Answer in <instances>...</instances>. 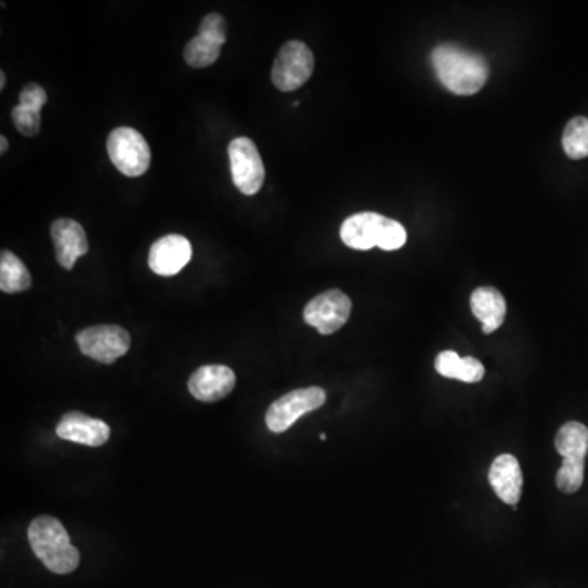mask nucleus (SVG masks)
<instances>
[{
	"instance_id": "1",
	"label": "nucleus",
	"mask_w": 588,
	"mask_h": 588,
	"mask_svg": "<svg viewBox=\"0 0 588 588\" xmlns=\"http://www.w3.org/2000/svg\"><path fill=\"white\" fill-rule=\"evenodd\" d=\"M438 81L456 95L469 97L482 90L489 79V64L481 54L456 45H440L432 51Z\"/></svg>"
},
{
	"instance_id": "2",
	"label": "nucleus",
	"mask_w": 588,
	"mask_h": 588,
	"mask_svg": "<svg viewBox=\"0 0 588 588\" xmlns=\"http://www.w3.org/2000/svg\"><path fill=\"white\" fill-rule=\"evenodd\" d=\"M28 541L33 553L48 571L66 575L76 571L81 562L79 549L71 543L69 533L58 518L41 515L28 528Z\"/></svg>"
},
{
	"instance_id": "3",
	"label": "nucleus",
	"mask_w": 588,
	"mask_h": 588,
	"mask_svg": "<svg viewBox=\"0 0 588 588\" xmlns=\"http://www.w3.org/2000/svg\"><path fill=\"white\" fill-rule=\"evenodd\" d=\"M343 244L355 250H397L407 242V231L396 219L378 213H358L345 219L340 228Z\"/></svg>"
},
{
	"instance_id": "4",
	"label": "nucleus",
	"mask_w": 588,
	"mask_h": 588,
	"mask_svg": "<svg viewBox=\"0 0 588 588\" xmlns=\"http://www.w3.org/2000/svg\"><path fill=\"white\" fill-rule=\"evenodd\" d=\"M110 161L126 177H141L151 165V147L143 134L121 126L110 133L107 141Z\"/></svg>"
},
{
	"instance_id": "5",
	"label": "nucleus",
	"mask_w": 588,
	"mask_h": 588,
	"mask_svg": "<svg viewBox=\"0 0 588 588\" xmlns=\"http://www.w3.org/2000/svg\"><path fill=\"white\" fill-rule=\"evenodd\" d=\"M326 391L317 386L294 389L268 407L265 424L273 433H283L296 424L303 415L314 412L326 404Z\"/></svg>"
},
{
	"instance_id": "6",
	"label": "nucleus",
	"mask_w": 588,
	"mask_h": 588,
	"mask_svg": "<svg viewBox=\"0 0 588 588\" xmlns=\"http://www.w3.org/2000/svg\"><path fill=\"white\" fill-rule=\"evenodd\" d=\"M314 54L301 41H288L281 46L273 64L272 82L281 92H293L311 79Z\"/></svg>"
},
{
	"instance_id": "7",
	"label": "nucleus",
	"mask_w": 588,
	"mask_h": 588,
	"mask_svg": "<svg viewBox=\"0 0 588 588\" xmlns=\"http://www.w3.org/2000/svg\"><path fill=\"white\" fill-rule=\"evenodd\" d=\"M76 342L85 357L103 365H113L130 350L131 337L123 327L105 324L81 330L76 335Z\"/></svg>"
},
{
	"instance_id": "8",
	"label": "nucleus",
	"mask_w": 588,
	"mask_h": 588,
	"mask_svg": "<svg viewBox=\"0 0 588 588\" xmlns=\"http://www.w3.org/2000/svg\"><path fill=\"white\" fill-rule=\"evenodd\" d=\"M232 182L242 195H255L265 182V165L254 141L245 136L232 139L228 147Z\"/></svg>"
},
{
	"instance_id": "9",
	"label": "nucleus",
	"mask_w": 588,
	"mask_h": 588,
	"mask_svg": "<svg viewBox=\"0 0 588 588\" xmlns=\"http://www.w3.org/2000/svg\"><path fill=\"white\" fill-rule=\"evenodd\" d=\"M352 312V301L340 290H329L309 301L304 308V322L316 327L319 334H335L347 324Z\"/></svg>"
},
{
	"instance_id": "10",
	"label": "nucleus",
	"mask_w": 588,
	"mask_h": 588,
	"mask_svg": "<svg viewBox=\"0 0 588 588\" xmlns=\"http://www.w3.org/2000/svg\"><path fill=\"white\" fill-rule=\"evenodd\" d=\"M192 244L187 237L180 234H169V236L157 239L149 250V268L152 272L161 277H174L182 272L192 260Z\"/></svg>"
},
{
	"instance_id": "11",
	"label": "nucleus",
	"mask_w": 588,
	"mask_h": 588,
	"mask_svg": "<svg viewBox=\"0 0 588 588\" xmlns=\"http://www.w3.org/2000/svg\"><path fill=\"white\" fill-rule=\"evenodd\" d=\"M236 375L229 366L205 365L188 379V391L196 401L218 402L231 394Z\"/></svg>"
},
{
	"instance_id": "12",
	"label": "nucleus",
	"mask_w": 588,
	"mask_h": 588,
	"mask_svg": "<svg viewBox=\"0 0 588 588\" xmlns=\"http://www.w3.org/2000/svg\"><path fill=\"white\" fill-rule=\"evenodd\" d=\"M51 237L56 249V260L66 270H72L77 260L89 252L87 234L74 219H56L51 224Z\"/></svg>"
},
{
	"instance_id": "13",
	"label": "nucleus",
	"mask_w": 588,
	"mask_h": 588,
	"mask_svg": "<svg viewBox=\"0 0 588 588\" xmlns=\"http://www.w3.org/2000/svg\"><path fill=\"white\" fill-rule=\"evenodd\" d=\"M56 435L61 440L98 448L110 440V427L103 420L92 419L87 414L71 410L59 422Z\"/></svg>"
},
{
	"instance_id": "14",
	"label": "nucleus",
	"mask_w": 588,
	"mask_h": 588,
	"mask_svg": "<svg viewBox=\"0 0 588 588\" xmlns=\"http://www.w3.org/2000/svg\"><path fill=\"white\" fill-rule=\"evenodd\" d=\"M489 482L495 494L508 505H518L522 497L523 474L518 459L513 455H500L489 469Z\"/></svg>"
},
{
	"instance_id": "15",
	"label": "nucleus",
	"mask_w": 588,
	"mask_h": 588,
	"mask_svg": "<svg viewBox=\"0 0 588 588\" xmlns=\"http://www.w3.org/2000/svg\"><path fill=\"white\" fill-rule=\"evenodd\" d=\"M471 309L474 316L481 321L484 334H492L500 329L507 316L505 298L492 286H482L474 291L471 296Z\"/></svg>"
},
{
	"instance_id": "16",
	"label": "nucleus",
	"mask_w": 588,
	"mask_h": 588,
	"mask_svg": "<svg viewBox=\"0 0 588 588\" xmlns=\"http://www.w3.org/2000/svg\"><path fill=\"white\" fill-rule=\"evenodd\" d=\"M435 368L445 378L458 379L463 383H479L484 378V365L477 358L459 357L453 350H446L438 355Z\"/></svg>"
},
{
	"instance_id": "17",
	"label": "nucleus",
	"mask_w": 588,
	"mask_h": 588,
	"mask_svg": "<svg viewBox=\"0 0 588 588\" xmlns=\"http://www.w3.org/2000/svg\"><path fill=\"white\" fill-rule=\"evenodd\" d=\"M559 455L574 463H585L588 453V428L580 422H567L556 435Z\"/></svg>"
},
{
	"instance_id": "18",
	"label": "nucleus",
	"mask_w": 588,
	"mask_h": 588,
	"mask_svg": "<svg viewBox=\"0 0 588 588\" xmlns=\"http://www.w3.org/2000/svg\"><path fill=\"white\" fill-rule=\"evenodd\" d=\"M32 286V275L25 263L9 250L0 255V290L4 293H22Z\"/></svg>"
},
{
	"instance_id": "19",
	"label": "nucleus",
	"mask_w": 588,
	"mask_h": 588,
	"mask_svg": "<svg viewBox=\"0 0 588 588\" xmlns=\"http://www.w3.org/2000/svg\"><path fill=\"white\" fill-rule=\"evenodd\" d=\"M562 147L572 161H580L588 156V118L577 116L567 123L562 134Z\"/></svg>"
},
{
	"instance_id": "20",
	"label": "nucleus",
	"mask_w": 588,
	"mask_h": 588,
	"mask_svg": "<svg viewBox=\"0 0 588 588\" xmlns=\"http://www.w3.org/2000/svg\"><path fill=\"white\" fill-rule=\"evenodd\" d=\"M219 54H221V46L198 35L185 46L183 56H185V63L188 66L201 69V67H208L216 63Z\"/></svg>"
},
{
	"instance_id": "21",
	"label": "nucleus",
	"mask_w": 588,
	"mask_h": 588,
	"mask_svg": "<svg viewBox=\"0 0 588 588\" xmlns=\"http://www.w3.org/2000/svg\"><path fill=\"white\" fill-rule=\"evenodd\" d=\"M585 463H574V461H562V466L556 474V484L564 494H575L579 492L584 484Z\"/></svg>"
},
{
	"instance_id": "22",
	"label": "nucleus",
	"mask_w": 588,
	"mask_h": 588,
	"mask_svg": "<svg viewBox=\"0 0 588 588\" xmlns=\"http://www.w3.org/2000/svg\"><path fill=\"white\" fill-rule=\"evenodd\" d=\"M12 121H14L15 128L18 133L27 136V138H33L36 134L40 133L41 130V113L30 110V108L17 107L12 110Z\"/></svg>"
},
{
	"instance_id": "23",
	"label": "nucleus",
	"mask_w": 588,
	"mask_h": 588,
	"mask_svg": "<svg viewBox=\"0 0 588 588\" xmlns=\"http://www.w3.org/2000/svg\"><path fill=\"white\" fill-rule=\"evenodd\" d=\"M200 36L213 41L216 45L223 46L228 41V23L223 15H206L200 23Z\"/></svg>"
},
{
	"instance_id": "24",
	"label": "nucleus",
	"mask_w": 588,
	"mask_h": 588,
	"mask_svg": "<svg viewBox=\"0 0 588 588\" xmlns=\"http://www.w3.org/2000/svg\"><path fill=\"white\" fill-rule=\"evenodd\" d=\"M18 98H20L18 105H22V107L30 108V110H35V112L40 113L41 108L45 107L46 102H48V94H46V90L38 84L25 85Z\"/></svg>"
},
{
	"instance_id": "25",
	"label": "nucleus",
	"mask_w": 588,
	"mask_h": 588,
	"mask_svg": "<svg viewBox=\"0 0 588 588\" xmlns=\"http://www.w3.org/2000/svg\"><path fill=\"white\" fill-rule=\"evenodd\" d=\"M7 149H9V141H7L5 136H0V154H5Z\"/></svg>"
},
{
	"instance_id": "26",
	"label": "nucleus",
	"mask_w": 588,
	"mask_h": 588,
	"mask_svg": "<svg viewBox=\"0 0 588 588\" xmlns=\"http://www.w3.org/2000/svg\"><path fill=\"white\" fill-rule=\"evenodd\" d=\"M5 87V72H0V90H4Z\"/></svg>"
},
{
	"instance_id": "27",
	"label": "nucleus",
	"mask_w": 588,
	"mask_h": 588,
	"mask_svg": "<svg viewBox=\"0 0 588 588\" xmlns=\"http://www.w3.org/2000/svg\"><path fill=\"white\" fill-rule=\"evenodd\" d=\"M321 440H322V441H326V440H327V435H326V433H322V435H321Z\"/></svg>"
}]
</instances>
